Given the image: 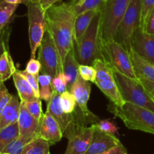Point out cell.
Listing matches in <instances>:
<instances>
[{
    "mask_svg": "<svg viewBox=\"0 0 154 154\" xmlns=\"http://www.w3.org/2000/svg\"><path fill=\"white\" fill-rule=\"evenodd\" d=\"M3 1L6 2L11 3V4H16V5H20V4H23L27 5L28 4H29L32 2V0H3Z\"/></svg>",
    "mask_w": 154,
    "mask_h": 154,
    "instance_id": "43",
    "label": "cell"
},
{
    "mask_svg": "<svg viewBox=\"0 0 154 154\" xmlns=\"http://www.w3.org/2000/svg\"><path fill=\"white\" fill-rule=\"evenodd\" d=\"M26 6L31 58H35L36 51L38 49L46 32L45 11L42 9L38 2H31Z\"/></svg>",
    "mask_w": 154,
    "mask_h": 154,
    "instance_id": "9",
    "label": "cell"
},
{
    "mask_svg": "<svg viewBox=\"0 0 154 154\" xmlns=\"http://www.w3.org/2000/svg\"><path fill=\"white\" fill-rule=\"evenodd\" d=\"M35 138V137H34ZM34 138L19 136L10 143L3 152L11 154H22L26 146Z\"/></svg>",
    "mask_w": 154,
    "mask_h": 154,
    "instance_id": "27",
    "label": "cell"
},
{
    "mask_svg": "<svg viewBox=\"0 0 154 154\" xmlns=\"http://www.w3.org/2000/svg\"><path fill=\"white\" fill-rule=\"evenodd\" d=\"M131 51L154 65V35L139 27L131 40Z\"/></svg>",
    "mask_w": 154,
    "mask_h": 154,
    "instance_id": "11",
    "label": "cell"
},
{
    "mask_svg": "<svg viewBox=\"0 0 154 154\" xmlns=\"http://www.w3.org/2000/svg\"><path fill=\"white\" fill-rule=\"evenodd\" d=\"M2 0H0V2H2Z\"/></svg>",
    "mask_w": 154,
    "mask_h": 154,
    "instance_id": "47",
    "label": "cell"
},
{
    "mask_svg": "<svg viewBox=\"0 0 154 154\" xmlns=\"http://www.w3.org/2000/svg\"><path fill=\"white\" fill-rule=\"evenodd\" d=\"M18 5H19L6 2L3 0L0 2V32L8 25Z\"/></svg>",
    "mask_w": 154,
    "mask_h": 154,
    "instance_id": "26",
    "label": "cell"
},
{
    "mask_svg": "<svg viewBox=\"0 0 154 154\" xmlns=\"http://www.w3.org/2000/svg\"><path fill=\"white\" fill-rule=\"evenodd\" d=\"M52 77L47 74L42 73L38 75L39 95L42 100L48 102L54 93L52 87Z\"/></svg>",
    "mask_w": 154,
    "mask_h": 154,
    "instance_id": "25",
    "label": "cell"
},
{
    "mask_svg": "<svg viewBox=\"0 0 154 154\" xmlns=\"http://www.w3.org/2000/svg\"><path fill=\"white\" fill-rule=\"evenodd\" d=\"M9 28L8 25L0 32V57H1L3 51H4V45L6 39L9 38Z\"/></svg>",
    "mask_w": 154,
    "mask_h": 154,
    "instance_id": "38",
    "label": "cell"
},
{
    "mask_svg": "<svg viewBox=\"0 0 154 154\" xmlns=\"http://www.w3.org/2000/svg\"><path fill=\"white\" fill-rule=\"evenodd\" d=\"M79 75L81 78L89 82L94 83L96 81V71L93 66L80 64Z\"/></svg>",
    "mask_w": 154,
    "mask_h": 154,
    "instance_id": "32",
    "label": "cell"
},
{
    "mask_svg": "<svg viewBox=\"0 0 154 154\" xmlns=\"http://www.w3.org/2000/svg\"><path fill=\"white\" fill-rule=\"evenodd\" d=\"M144 31L149 34L154 35V8L149 16L148 20H147Z\"/></svg>",
    "mask_w": 154,
    "mask_h": 154,
    "instance_id": "39",
    "label": "cell"
},
{
    "mask_svg": "<svg viewBox=\"0 0 154 154\" xmlns=\"http://www.w3.org/2000/svg\"><path fill=\"white\" fill-rule=\"evenodd\" d=\"M26 108L28 110L29 112L38 121L41 122L44 114L42 111V99L40 98H35L29 102H23Z\"/></svg>",
    "mask_w": 154,
    "mask_h": 154,
    "instance_id": "30",
    "label": "cell"
},
{
    "mask_svg": "<svg viewBox=\"0 0 154 154\" xmlns=\"http://www.w3.org/2000/svg\"><path fill=\"white\" fill-rule=\"evenodd\" d=\"M79 66L75 55V46L69 51L63 63V72L66 75L68 81V90L71 88L79 76Z\"/></svg>",
    "mask_w": 154,
    "mask_h": 154,
    "instance_id": "17",
    "label": "cell"
},
{
    "mask_svg": "<svg viewBox=\"0 0 154 154\" xmlns=\"http://www.w3.org/2000/svg\"><path fill=\"white\" fill-rule=\"evenodd\" d=\"M102 60L108 63L114 70L133 78L138 79L129 51L114 39L101 41Z\"/></svg>",
    "mask_w": 154,
    "mask_h": 154,
    "instance_id": "4",
    "label": "cell"
},
{
    "mask_svg": "<svg viewBox=\"0 0 154 154\" xmlns=\"http://www.w3.org/2000/svg\"><path fill=\"white\" fill-rule=\"evenodd\" d=\"M75 14L70 2L56 3L45 11L46 31L51 35L58 50L62 63L75 46Z\"/></svg>",
    "mask_w": 154,
    "mask_h": 154,
    "instance_id": "1",
    "label": "cell"
},
{
    "mask_svg": "<svg viewBox=\"0 0 154 154\" xmlns=\"http://www.w3.org/2000/svg\"><path fill=\"white\" fill-rule=\"evenodd\" d=\"M127 153V150H126V147L120 143L118 145L115 146L113 147L111 150H108L104 153H99V154H126Z\"/></svg>",
    "mask_w": 154,
    "mask_h": 154,
    "instance_id": "41",
    "label": "cell"
},
{
    "mask_svg": "<svg viewBox=\"0 0 154 154\" xmlns=\"http://www.w3.org/2000/svg\"><path fill=\"white\" fill-rule=\"evenodd\" d=\"M130 0H106L102 7V40L114 39Z\"/></svg>",
    "mask_w": 154,
    "mask_h": 154,
    "instance_id": "6",
    "label": "cell"
},
{
    "mask_svg": "<svg viewBox=\"0 0 154 154\" xmlns=\"http://www.w3.org/2000/svg\"><path fill=\"white\" fill-rule=\"evenodd\" d=\"M48 154H51V153H50V152H49V153H48Z\"/></svg>",
    "mask_w": 154,
    "mask_h": 154,
    "instance_id": "48",
    "label": "cell"
},
{
    "mask_svg": "<svg viewBox=\"0 0 154 154\" xmlns=\"http://www.w3.org/2000/svg\"><path fill=\"white\" fill-rule=\"evenodd\" d=\"M13 95L11 94L5 85L4 82H0V116L6 105L9 103Z\"/></svg>",
    "mask_w": 154,
    "mask_h": 154,
    "instance_id": "34",
    "label": "cell"
},
{
    "mask_svg": "<svg viewBox=\"0 0 154 154\" xmlns=\"http://www.w3.org/2000/svg\"><path fill=\"white\" fill-rule=\"evenodd\" d=\"M20 73L26 78L27 81L29 82V84L31 85V87H32L33 90H34L35 93V96L37 97L40 98V95H39V84H38V75H34L29 74V72H27L26 70L20 71L19 70Z\"/></svg>",
    "mask_w": 154,
    "mask_h": 154,
    "instance_id": "35",
    "label": "cell"
},
{
    "mask_svg": "<svg viewBox=\"0 0 154 154\" xmlns=\"http://www.w3.org/2000/svg\"><path fill=\"white\" fill-rule=\"evenodd\" d=\"M101 23L102 8L97 12L84 34L78 40L74 41L75 55L80 64L93 66L95 60H102Z\"/></svg>",
    "mask_w": 154,
    "mask_h": 154,
    "instance_id": "2",
    "label": "cell"
},
{
    "mask_svg": "<svg viewBox=\"0 0 154 154\" xmlns=\"http://www.w3.org/2000/svg\"><path fill=\"white\" fill-rule=\"evenodd\" d=\"M19 136L20 130L17 122L2 129L0 131V153L4 151L6 147Z\"/></svg>",
    "mask_w": 154,
    "mask_h": 154,
    "instance_id": "24",
    "label": "cell"
},
{
    "mask_svg": "<svg viewBox=\"0 0 154 154\" xmlns=\"http://www.w3.org/2000/svg\"><path fill=\"white\" fill-rule=\"evenodd\" d=\"M129 54L138 78L154 82V65L138 56L133 51H131Z\"/></svg>",
    "mask_w": 154,
    "mask_h": 154,
    "instance_id": "19",
    "label": "cell"
},
{
    "mask_svg": "<svg viewBox=\"0 0 154 154\" xmlns=\"http://www.w3.org/2000/svg\"><path fill=\"white\" fill-rule=\"evenodd\" d=\"M14 84L17 91L20 102H26L37 98L32 87H31L26 78L20 73L19 70H17L12 76Z\"/></svg>",
    "mask_w": 154,
    "mask_h": 154,
    "instance_id": "21",
    "label": "cell"
},
{
    "mask_svg": "<svg viewBox=\"0 0 154 154\" xmlns=\"http://www.w3.org/2000/svg\"><path fill=\"white\" fill-rule=\"evenodd\" d=\"M93 66L96 71L94 84L109 99L110 102L118 106L124 105L126 102L119 90L112 66L100 59L95 60Z\"/></svg>",
    "mask_w": 154,
    "mask_h": 154,
    "instance_id": "8",
    "label": "cell"
},
{
    "mask_svg": "<svg viewBox=\"0 0 154 154\" xmlns=\"http://www.w3.org/2000/svg\"><path fill=\"white\" fill-rule=\"evenodd\" d=\"M17 123L19 126L20 136L34 138L37 135L40 126V121L36 120L29 112L22 102H20V109Z\"/></svg>",
    "mask_w": 154,
    "mask_h": 154,
    "instance_id": "15",
    "label": "cell"
},
{
    "mask_svg": "<svg viewBox=\"0 0 154 154\" xmlns=\"http://www.w3.org/2000/svg\"><path fill=\"white\" fill-rule=\"evenodd\" d=\"M142 13V0H130L126 11L117 28L114 40L131 51V40L140 27Z\"/></svg>",
    "mask_w": 154,
    "mask_h": 154,
    "instance_id": "7",
    "label": "cell"
},
{
    "mask_svg": "<svg viewBox=\"0 0 154 154\" xmlns=\"http://www.w3.org/2000/svg\"><path fill=\"white\" fill-rule=\"evenodd\" d=\"M60 1H61V0H38V2L40 5L42 6V9L45 11H46L49 8H51V6L55 5L56 3Z\"/></svg>",
    "mask_w": 154,
    "mask_h": 154,
    "instance_id": "42",
    "label": "cell"
},
{
    "mask_svg": "<svg viewBox=\"0 0 154 154\" xmlns=\"http://www.w3.org/2000/svg\"><path fill=\"white\" fill-rule=\"evenodd\" d=\"M114 75L121 96L125 102L147 108L154 112V101L141 80L133 79L114 69Z\"/></svg>",
    "mask_w": 154,
    "mask_h": 154,
    "instance_id": "5",
    "label": "cell"
},
{
    "mask_svg": "<svg viewBox=\"0 0 154 154\" xmlns=\"http://www.w3.org/2000/svg\"><path fill=\"white\" fill-rule=\"evenodd\" d=\"M138 78L141 80V83L143 84L144 87H145L147 93H149L150 97H151L154 101V82H153V81H148V80L144 79V78Z\"/></svg>",
    "mask_w": 154,
    "mask_h": 154,
    "instance_id": "40",
    "label": "cell"
},
{
    "mask_svg": "<svg viewBox=\"0 0 154 154\" xmlns=\"http://www.w3.org/2000/svg\"><path fill=\"white\" fill-rule=\"evenodd\" d=\"M69 90L75 97L78 108L86 116H95V114L89 110L87 106L91 93V84L89 81L84 80L79 75L77 81L74 83Z\"/></svg>",
    "mask_w": 154,
    "mask_h": 154,
    "instance_id": "14",
    "label": "cell"
},
{
    "mask_svg": "<svg viewBox=\"0 0 154 154\" xmlns=\"http://www.w3.org/2000/svg\"><path fill=\"white\" fill-rule=\"evenodd\" d=\"M17 69L15 67L11 55L9 52L8 38L4 45V51L0 57V82H5L11 78Z\"/></svg>",
    "mask_w": 154,
    "mask_h": 154,
    "instance_id": "20",
    "label": "cell"
},
{
    "mask_svg": "<svg viewBox=\"0 0 154 154\" xmlns=\"http://www.w3.org/2000/svg\"><path fill=\"white\" fill-rule=\"evenodd\" d=\"M50 146L47 140L37 135L26 146L22 154H48Z\"/></svg>",
    "mask_w": 154,
    "mask_h": 154,
    "instance_id": "23",
    "label": "cell"
},
{
    "mask_svg": "<svg viewBox=\"0 0 154 154\" xmlns=\"http://www.w3.org/2000/svg\"><path fill=\"white\" fill-rule=\"evenodd\" d=\"M37 135L47 140L51 145L57 144L63 137V131L59 123L48 111L42 117Z\"/></svg>",
    "mask_w": 154,
    "mask_h": 154,
    "instance_id": "13",
    "label": "cell"
},
{
    "mask_svg": "<svg viewBox=\"0 0 154 154\" xmlns=\"http://www.w3.org/2000/svg\"><path fill=\"white\" fill-rule=\"evenodd\" d=\"M76 100L69 90L60 94V105L66 114H72L76 108Z\"/></svg>",
    "mask_w": 154,
    "mask_h": 154,
    "instance_id": "29",
    "label": "cell"
},
{
    "mask_svg": "<svg viewBox=\"0 0 154 154\" xmlns=\"http://www.w3.org/2000/svg\"><path fill=\"white\" fill-rule=\"evenodd\" d=\"M108 110L129 129L154 135V112L150 110L127 102L122 106L111 102Z\"/></svg>",
    "mask_w": 154,
    "mask_h": 154,
    "instance_id": "3",
    "label": "cell"
},
{
    "mask_svg": "<svg viewBox=\"0 0 154 154\" xmlns=\"http://www.w3.org/2000/svg\"><path fill=\"white\" fill-rule=\"evenodd\" d=\"M106 0H83L79 4L75 5L73 6L75 16L93 9H99L102 7Z\"/></svg>",
    "mask_w": 154,
    "mask_h": 154,
    "instance_id": "28",
    "label": "cell"
},
{
    "mask_svg": "<svg viewBox=\"0 0 154 154\" xmlns=\"http://www.w3.org/2000/svg\"><path fill=\"white\" fill-rule=\"evenodd\" d=\"M0 154H11V153H6V152H2V153H0Z\"/></svg>",
    "mask_w": 154,
    "mask_h": 154,
    "instance_id": "45",
    "label": "cell"
},
{
    "mask_svg": "<svg viewBox=\"0 0 154 154\" xmlns=\"http://www.w3.org/2000/svg\"><path fill=\"white\" fill-rule=\"evenodd\" d=\"M52 87L54 92L62 94L68 90V81L63 72H60L57 76L52 78Z\"/></svg>",
    "mask_w": 154,
    "mask_h": 154,
    "instance_id": "31",
    "label": "cell"
},
{
    "mask_svg": "<svg viewBox=\"0 0 154 154\" xmlns=\"http://www.w3.org/2000/svg\"><path fill=\"white\" fill-rule=\"evenodd\" d=\"M32 2H38V0H32Z\"/></svg>",
    "mask_w": 154,
    "mask_h": 154,
    "instance_id": "46",
    "label": "cell"
},
{
    "mask_svg": "<svg viewBox=\"0 0 154 154\" xmlns=\"http://www.w3.org/2000/svg\"><path fill=\"white\" fill-rule=\"evenodd\" d=\"M20 102L17 96H12L0 116V131L6 126L17 122L19 118Z\"/></svg>",
    "mask_w": 154,
    "mask_h": 154,
    "instance_id": "18",
    "label": "cell"
},
{
    "mask_svg": "<svg viewBox=\"0 0 154 154\" xmlns=\"http://www.w3.org/2000/svg\"><path fill=\"white\" fill-rule=\"evenodd\" d=\"M101 8L87 11L83 12L75 17L74 41L78 40L84 34V32L87 31V28L90 26V23L92 22L94 17Z\"/></svg>",
    "mask_w": 154,
    "mask_h": 154,
    "instance_id": "22",
    "label": "cell"
},
{
    "mask_svg": "<svg viewBox=\"0 0 154 154\" xmlns=\"http://www.w3.org/2000/svg\"><path fill=\"white\" fill-rule=\"evenodd\" d=\"M96 127L101 131L106 133L111 134V135H114L117 133L118 131V128L112 123L108 120H99L96 124Z\"/></svg>",
    "mask_w": 154,
    "mask_h": 154,
    "instance_id": "36",
    "label": "cell"
},
{
    "mask_svg": "<svg viewBox=\"0 0 154 154\" xmlns=\"http://www.w3.org/2000/svg\"><path fill=\"white\" fill-rule=\"evenodd\" d=\"M47 111L56 119L64 133L69 125L73 121L74 113L66 114L60 105V95L54 91L51 100L48 102Z\"/></svg>",
    "mask_w": 154,
    "mask_h": 154,
    "instance_id": "16",
    "label": "cell"
},
{
    "mask_svg": "<svg viewBox=\"0 0 154 154\" xmlns=\"http://www.w3.org/2000/svg\"><path fill=\"white\" fill-rule=\"evenodd\" d=\"M120 141L114 135L106 133L95 126L94 132L90 144L85 154H99L111 150L120 144Z\"/></svg>",
    "mask_w": 154,
    "mask_h": 154,
    "instance_id": "12",
    "label": "cell"
},
{
    "mask_svg": "<svg viewBox=\"0 0 154 154\" xmlns=\"http://www.w3.org/2000/svg\"><path fill=\"white\" fill-rule=\"evenodd\" d=\"M154 8V0H142V13H141V27L144 30L149 16Z\"/></svg>",
    "mask_w": 154,
    "mask_h": 154,
    "instance_id": "33",
    "label": "cell"
},
{
    "mask_svg": "<svg viewBox=\"0 0 154 154\" xmlns=\"http://www.w3.org/2000/svg\"><path fill=\"white\" fill-rule=\"evenodd\" d=\"M38 60L42 66V73L54 78L59 73L63 72V63L58 50L52 37L47 31L38 48Z\"/></svg>",
    "mask_w": 154,
    "mask_h": 154,
    "instance_id": "10",
    "label": "cell"
},
{
    "mask_svg": "<svg viewBox=\"0 0 154 154\" xmlns=\"http://www.w3.org/2000/svg\"><path fill=\"white\" fill-rule=\"evenodd\" d=\"M126 154H128V153H126Z\"/></svg>",
    "mask_w": 154,
    "mask_h": 154,
    "instance_id": "49",
    "label": "cell"
},
{
    "mask_svg": "<svg viewBox=\"0 0 154 154\" xmlns=\"http://www.w3.org/2000/svg\"><path fill=\"white\" fill-rule=\"evenodd\" d=\"M25 70L32 75H38V73L42 70V66L39 60L35 58L30 59L27 63Z\"/></svg>",
    "mask_w": 154,
    "mask_h": 154,
    "instance_id": "37",
    "label": "cell"
},
{
    "mask_svg": "<svg viewBox=\"0 0 154 154\" xmlns=\"http://www.w3.org/2000/svg\"><path fill=\"white\" fill-rule=\"evenodd\" d=\"M83 0H72V1L70 2V3L72 5H78L79 4L80 2H81Z\"/></svg>",
    "mask_w": 154,
    "mask_h": 154,
    "instance_id": "44",
    "label": "cell"
}]
</instances>
